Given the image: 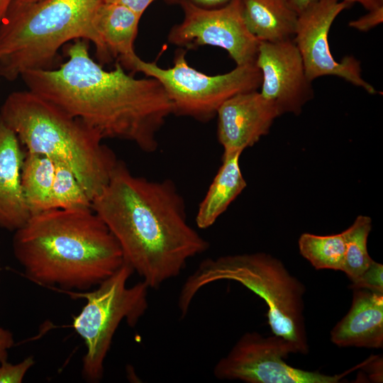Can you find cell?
<instances>
[{"label": "cell", "mask_w": 383, "mask_h": 383, "mask_svg": "<svg viewBox=\"0 0 383 383\" xmlns=\"http://www.w3.org/2000/svg\"><path fill=\"white\" fill-rule=\"evenodd\" d=\"M67 61L55 70L21 77L28 90L96 130L102 138L134 143L147 152L158 147L157 134L173 105L155 78L135 79L120 62L105 70L90 57L85 40L66 47Z\"/></svg>", "instance_id": "1"}, {"label": "cell", "mask_w": 383, "mask_h": 383, "mask_svg": "<svg viewBox=\"0 0 383 383\" xmlns=\"http://www.w3.org/2000/svg\"><path fill=\"white\" fill-rule=\"evenodd\" d=\"M91 207L116 238L124 262L150 289L177 277L209 248L188 223L184 199L171 180L136 176L121 161Z\"/></svg>", "instance_id": "2"}, {"label": "cell", "mask_w": 383, "mask_h": 383, "mask_svg": "<svg viewBox=\"0 0 383 383\" xmlns=\"http://www.w3.org/2000/svg\"><path fill=\"white\" fill-rule=\"evenodd\" d=\"M12 245L26 277L57 291L86 292L124 262L118 242L91 208L33 215L14 231Z\"/></svg>", "instance_id": "3"}, {"label": "cell", "mask_w": 383, "mask_h": 383, "mask_svg": "<svg viewBox=\"0 0 383 383\" xmlns=\"http://www.w3.org/2000/svg\"><path fill=\"white\" fill-rule=\"evenodd\" d=\"M0 116L27 152L67 165L91 201L108 183L118 160L82 120L30 90L11 93Z\"/></svg>", "instance_id": "4"}, {"label": "cell", "mask_w": 383, "mask_h": 383, "mask_svg": "<svg viewBox=\"0 0 383 383\" xmlns=\"http://www.w3.org/2000/svg\"><path fill=\"white\" fill-rule=\"evenodd\" d=\"M104 0H13L0 23V76L13 81L24 72L50 70L70 40H89L109 62L94 26Z\"/></svg>", "instance_id": "5"}, {"label": "cell", "mask_w": 383, "mask_h": 383, "mask_svg": "<svg viewBox=\"0 0 383 383\" xmlns=\"http://www.w3.org/2000/svg\"><path fill=\"white\" fill-rule=\"evenodd\" d=\"M222 280L237 282L266 303L268 323L274 335L287 341L294 353L306 354L309 345L304 318V284L278 259L264 252L207 258L187 278L177 305L185 316L197 293Z\"/></svg>", "instance_id": "6"}, {"label": "cell", "mask_w": 383, "mask_h": 383, "mask_svg": "<svg viewBox=\"0 0 383 383\" xmlns=\"http://www.w3.org/2000/svg\"><path fill=\"white\" fill-rule=\"evenodd\" d=\"M133 273L132 268L123 262L94 290L59 291L72 299L87 300L81 312L73 317L72 327L86 344L82 373L88 382L102 379L104 361L121 323L126 321L134 327L148 309L150 288L142 280L128 287L127 282Z\"/></svg>", "instance_id": "7"}, {"label": "cell", "mask_w": 383, "mask_h": 383, "mask_svg": "<svg viewBox=\"0 0 383 383\" xmlns=\"http://www.w3.org/2000/svg\"><path fill=\"white\" fill-rule=\"evenodd\" d=\"M123 67L156 79L164 87L173 105V114L206 122L216 116L221 104L238 94L257 90L262 76L255 65L236 66L222 74L208 75L189 66L186 50L175 52L174 65L165 69L137 55Z\"/></svg>", "instance_id": "8"}, {"label": "cell", "mask_w": 383, "mask_h": 383, "mask_svg": "<svg viewBox=\"0 0 383 383\" xmlns=\"http://www.w3.org/2000/svg\"><path fill=\"white\" fill-rule=\"evenodd\" d=\"M291 353H294L290 344L279 336L248 332L217 362L213 375L218 379L248 383H338L364 364L342 374L328 375L292 367L284 360Z\"/></svg>", "instance_id": "9"}, {"label": "cell", "mask_w": 383, "mask_h": 383, "mask_svg": "<svg viewBox=\"0 0 383 383\" xmlns=\"http://www.w3.org/2000/svg\"><path fill=\"white\" fill-rule=\"evenodd\" d=\"M182 21L170 30L168 42L182 48L212 45L228 52L236 66L255 63L259 41L248 29L242 0H231L219 9L203 8L191 0H178Z\"/></svg>", "instance_id": "10"}, {"label": "cell", "mask_w": 383, "mask_h": 383, "mask_svg": "<svg viewBox=\"0 0 383 383\" xmlns=\"http://www.w3.org/2000/svg\"><path fill=\"white\" fill-rule=\"evenodd\" d=\"M350 4L340 0H320L299 13L294 38L308 79L335 76L360 87L370 94L377 90L362 77L360 62L352 55L336 61L331 52L328 34L336 17Z\"/></svg>", "instance_id": "11"}, {"label": "cell", "mask_w": 383, "mask_h": 383, "mask_svg": "<svg viewBox=\"0 0 383 383\" xmlns=\"http://www.w3.org/2000/svg\"><path fill=\"white\" fill-rule=\"evenodd\" d=\"M255 64L262 76L260 94L276 105L281 115H299L314 92L293 39L260 42Z\"/></svg>", "instance_id": "12"}, {"label": "cell", "mask_w": 383, "mask_h": 383, "mask_svg": "<svg viewBox=\"0 0 383 383\" xmlns=\"http://www.w3.org/2000/svg\"><path fill=\"white\" fill-rule=\"evenodd\" d=\"M217 135L223 155L242 153L270 132L281 116L276 105L257 90L242 92L227 99L216 112Z\"/></svg>", "instance_id": "13"}, {"label": "cell", "mask_w": 383, "mask_h": 383, "mask_svg": "<svg viewBox=\"0 0 383 383\" xmlns=\"http://www.w3.org/2000/svg\"><path fill=\"white\" fill-rule=\"evenodd\" d=\"M24 157L17 135L0 116V227L10 231L31 216L21 187Z\"/></svg>", "instance_id": "14"}, {"label": "cell", "mask_w": 383, "mask_h": 383, "mask_svg": "<svg viewBox=\"0 0 383 383\" xmlns=\"http://www.w3.org/2000/svg\"><path fill=\"white\" fill-rule=\"evenodd\" d=\"M351 307L331 332L339 347L382 348L383 346V293L353 289Z\"/></svg>", "instance_id": "15"}, {"label": "cell", "mask_w": 383, "mask_h": 383, "mask_svg": "<svg viewBox=\"0 0 383 383\" xmlns=\"http://www.w3.org/2000/svg\"><path fill=\"white\" fill-rule=\"evenodd\" d=\"M141 16L119 4L104 1L94 18L96 30L109 61L113 57L123 65L135 55L134 41Z\"/></svg>", "instance_id": "16"}, {"label": "cell", "mask_w": 383, "mask_h": 383, "mask_svg": "<svg viewBox=\"0 0 383 383\" xmlns=\"http://www.w3.org/2000/svg\"><path fill=\"white\" fill-rule=\"evenodd\" d=\"M249 31L260 42L276 43L294 36L299 13L289 0H242Z\"/></svg>", "instance_id": "17"}, {"label": "cell", "mask_w": 383, "mask_h": 383, "mask_svg": "<svg viewBox=\"0 0 383 383\" xmlns=\"http://www.w3.org/2000/svg\"><path fill=\"white\" fill-rule=\"evenodd\" d=\"M240 155L222 156V164L196 214L195 222L199 228H210L246 187L240 167Z\"/></svg>", "instance_id": "18"}, {"label": "cell", "mask_w": 383, "mask_h": 383, "mask_svg": "<svg viewBox=\"0 0 383 383\" xmlns=\"http://www.w3.org/2000/svg\"><path fill=\"white\" fill-rule=\"evenodd\" d=\"M54 174L53 160L26 152L21 169V187L31 216L50 209Z\"/></svg>", "instance_id": "19"}, {"label": "cell", "mask_w": 383, "mask_h": 383, "mask_svg": "<svg viewBox=\"0 0 383 383\" xmlns=\"http://www.w3.org/2000/svg\"><path fill=\"white\" fill-rule=\"evenodd\" d=\"M344 231L328 235L302 233L299 239L301 255L316 270H343L345 255Z\"/></svg>", "instance_id": "20"}, {"label": "cell", "mask_w": 383, "mask_h": 383, "mask_svg": "<svg viewBox=\"0 0 383 383\" xmlns=\"http://www.w3.org/2000/svg\"><path fill=\"white\" fill-rule=\"evenodd\" d=\"M372 229V220L367 216H358L344 231L345 255L342 271L351 282L355 281L371 265L373 260L367 252V238Z\"/></svg>", "instance_id": "21"}, {"label": "cell", "mask_w": 383, "mask_h": 383, "mask_svg": "<svg viewBox=\"0 0 383 383\" xmlns=\"http://www.w3.org/2000/svg\"><path fill=\"white\" fill-rule=\"evenodd\" d=\"M55 162V174L50 198V209L91 208V200L72 170Z\"/></svg>", "instance_id": "22"}, {"label": "cell", "mask_w": 383, "mask_h": 383, "mask_svg": "<svg viewBox=\"0 0 383 383\" xmlns=\"http://www.w3.org/2000/svg\"><path fill=\"white\" fill-rule=\"evenodd\" d=\"M383 266L372 261L370 267L354 282L350 287L353 289H365L383 293Z\"/></svg>", "instance_id": "23"}, {"label": "cell", "mask_w": 383, "mask_h": 383, "mask_svg": "<svg viewBox=\"0 0 383 383\" xmlns=\"http://www.w3.org/2000/svg\"><path fill=\"white\" fill-rule=\"evenodd\" d=\"M33 356L25 358L18 364L4 360L0 363V383H21L28 370L34 365Z\"/></svg>", "instance_id": "24"}, {"label": "cell", "mask_w": 383, "mask_h": 383, "mask_svg": "<svg viewBox=\"0 0 383 383\" xmlns=\"http://www.w3.org/2000/svg\"><path fill=\"white\" fill-rule=\"evenodd\" d=\"M383 21V6L368 11L357 19L349 22V26L362 32H367Z\"/></svg>", "instance_id": "25"}, {"label": "cell", "mask_w": 383, "mask_h": 383, "mask_svg": "<svg viewBox=\"0 0 383 383\" xmlns=\"http://www.w3.org/2000/svg\"><path fill=\"white\" fill-rule=\"evenodd\" d=\"M155 0H104L105 2L121 5L142 16Z\"/></svg>", "instance_id": "26"}, {"label": "cell", "mask_w": 383, "mask_h": 383, "mask_svg": "<svg viewBox=\"0 0 383 383\" xmlns=\"http://www.w3.org/2000/svg\"><path fill=\"white\" fill-rule=\"evenodd\" d=\"M13 344V334L9 330L0 327V363L7 360L8 350Z\"/></svg>", "instance_id": "27"}, {"label": "cell", "mask_w": 383, "mask_h": 383, "mask_svg": "<svg viewBox=\"0 0 383 383\" xmlns=\"http://www.w3.org/2000/svg\"><path fill=\"white\" fill-rule=\"evenodd\" d=\"M350 4L355 2L360 4L365 9L370 11L383 6V0H343Z\"/></svg>", "instance_id": "28"}, {"label": "cell", "mask_w": 383, "mask_h": 383, "mask_svg": "<svg viewBox=\"0 0 383 383\" xmlns=\"http://www.w3.org/2000/svg\"><path fill=\"white\" fill-rule=\"evenodd\" d=\"M320 0H289L293 9L298 13H301L310 5Z\"/></svg>", "instance_id": "29"}, {"label": "cell", "mask_w": 383, "mask_h": 383, "mask_svg": "<svg viewBox=\"0 0 383 383\" xmlns=\"http://www.w3.org/2000/svg\"><path fill=\"white\" fill-rule=\"evenodd\" d=\"M168 2H176L178 0H167ZM200 6H216L223 4H227L231 0H191Z\"/></svg>", "instance_id": "30"}, {"label": "cell", "mask_w": 383, "mask_h": 383, "mask_svg": "<svg viewBox=\"0 0 383 383\" xmlns=\"http://www.w3.org/2000/svg\"><path fill=\"white\" fill-rule=\"evenodd\" d=\"M13 0H0V23Z\"/></svg>", "instance_id": "31"}, {"label": "cell", "mask_w": 383, "mask_h": 383, "mask_svg": "<svg viewBox=\"0 0 383 383\" xmlns=\"http://www.w3.org/2000/svg\"><path fill=\"white\" fill-rule=\"evenodd\" d=\"M22 1H29V2H33V1H40V0H22Z\"/></svg>", "instance_id": "32"}]
</instances>
